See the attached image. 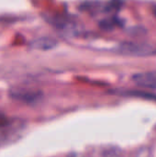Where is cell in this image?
I'll return each mask as SVG.
<instances>
[{
    "label": "cell",
    "mask_w": 156,
    "mask_h": 157,
    "mask_svg": "<svg viewBox=\"0 0 156 157\" xmlns=\"http://www.w3.org/2000/svg\"><path fill=\"white\" fill-rule=\"evenodd\" d=\"M57 45V41L50 37H42L34 40L30 43V47L36 50H50Z\"/></svg>",
    "instance_id": "5b68a950"
},
{
    "label": "cell",
    "mask_w": 156,
    "mask_h": 157,
    "mask_svg": "<svg viewBox=\"0 0 156 157\" xmlns=\"http://www.w3.org/2000/svg\"><path fill=\"white\" fill-rule=\"evenodd\" d=\"M155 129H156V125H155Z\"/></svg>",
    "instance_id": "9c48e42d"
},
{
    "label": "cell",
    "mask_w": 156,
    "mask_h": 157,
    "mask_svg": "<svg viewBox=\"0 0 156 157\" xmlns=\"http://www.w3.org/2000/svg\"><path fill=\"white\" fill-rule=\"evenodd\" d=\"M132 81L141 87L156 90V71L135 74L132 76Z\"/></svg>",
    "instance_id": "7a4b0ae2"
},
{
    "label": "cell",
    "mask_w": 156,
    "mask_h": 157,
    "mask_svg": "<svg viewBox=\"0 0 156 157\" xmlns=\"http://www.w3.org/2000/svg\"><path fill=\"white\" fill-rule=\"evenodd\" d=\"M131 157H154V153L152 148L148 146H143L138 148L132 154Z\"/></svg>",
    "instance_id": "52a82bcc"
},
{
    "label": "cell",
    "mask_w": 156,
    "mask_h": 157,
    "mask_svg": "<svg viewBox=\"0 0 156 157\" xmlns=\"http://www.w3.org/2000/svg\"><path fill=\"white\" fill-rule=\"evenodd\" d=\"M19 128L20 125L13 121L0 122V146L7 143Z\"/></svg>",
    "instance_id": "3957f363"
},
{
    "label": "cell",
    "mask_w": 156,
    "mask_h": 157,
    "mask_svg": "<svg viewBox=\"0 0 156 157\" xmlns=\"http://www.w3.org/2000/svg\"><path fill=\"white\" fill-rule=\"evenodd\" d=\"M113 94L120 95V96H128V97H136L141 98L147 100L156 101V94L144 92V91H137V90H114L112 92Z\"/></svg>",
    "instance_id": "277c9868"
},
{
    "label": "cell",
    "mask_w": 156,
    "mask_h": 157,
    "mask_svg": "<svg viewBox=\"0 0 156 157\" xmlns=\"http://www.w3.org/2000/svg\"><path fill=\"white\" fill-rule=\"evenodd\" d=\"M68 157H83L82 155H78V154H72V155H70Z\"/></svg>",
    "instance_id": "ba28073f"
},
{
    "label": "cell",
    "mask_w": 156,
    "mask_h": 157,
    "mask_svg": "<svg viewBox=\"0 0 156 157\" xmlns=\"http://www.w3.org/2000/svg\"><path fill=\"white\" fill-rule=\"evenodd\" d=\"M119 52L122 54L132 56H149L156 53L154 46L147 43H122L119 47Z\"/></svg>",
    "instance_id": "6da1fadb"
},
{
    "label": "cell",
    "mask_w": 156,
    "mask_h": 157,
    "mask_svg": "<svg viewBox=\"0 0 156 157\" xmlns=\"http://www.w3.org/2000/svg\"><path fill=\"white\" fill-rule=\"evenodd\" d=\"M11 96L15 98V99L24 101V102H33L40 98V93L39 92H33V91H27V90H15L11 93Z\"/></svg>",
    "instance_id": "8992f818"
}]
</instances>
